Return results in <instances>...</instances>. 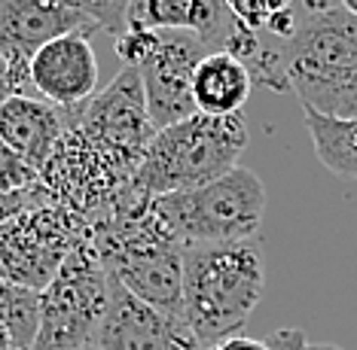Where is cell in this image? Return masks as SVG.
<instances>
[{
	"label": "cell",
	"instance_id": "1",
	"mask_svg": "<svg viewBox=\"0 0 357 350\" xmlns=\"http://www.w3.org/2000/svg\"><path fill=\"white\" fill-rule=\"evenodd\" d=\"M92 244L110 280L159 311L183 317V244L137 186L92 225Z\"/></svg>",
	"mask_w": 357,
	"mask_h": 350
},
{
	"label": "cell",
	"instance_id": "2",
	"mask_svg": "<svg viewBox=\"0 0 357 350\" xmlns=\"http://www.w3.org/2000/svg\"><path fill=\"white\" fill-rule=\"evenodd\" d=\"M266 289L259 238L183 247V317L202 344L241 335Z\"/></svg>",
	"mask_w": 357,
	"mask_h": 350
},
{
	"label": "cell",
	"instance_id": "3",
	"mask_svg": "<svg viewBox=\"0 0 357 350\" xmlns=\"http://www.w3.org/2000/svg\"><path fill=\"white\" fill-rule=\"evenodd\" d=\"M281 49L284 77L303 110L345 119L357 92V19L330 0H299L296 28Z\"/></svg>",
	"mask_w": 357,
	"mask_h": 350
},
{
	"label": "cell",
	"instance_id": "4",
	"mask_svg": "<svg viewBox=\"0 0 357 350\" xmlns=\"http://www.w3.org/2000/svg\"><path fill=\"white\" fill-rule=\"evenodd\" d=\"M248 141V122L241 113L238 116L196 113L156 132L135 174V186L150 198H159L168 192L211 183L238 168Z\"/></svg>",
	"mask_w": 357,
	"mask_h": 350
},
{
	"label": "cell",
	"instance_id": "5",
	"mask_svg": "<svg viewBox=\"0 0 357 350\" xmlns=\"http://www.w3.org/2000/svg\"><path fill=\"white\" fill-rule=\"evenodd\" d=\"M153 210L183 247L250 241L263 225L266 186L250 168L238 165L211 183L159 195Z\"/></svg>",
	"mask_w": 357,
	"mask_h": 350
},
{
	"label": "cell",
	"instance_id": "6",
	"mask_svg": "<svg viewBox=\"0 0 357 350\" xmlns=\"http://www.w3.org/2000/svg\"><path fill=\"white\" fill-rule=\"evenodd\" d=\"M137 168V156L119 152L79 132L77 125H68L50 161L40 168V183L61 207L86 219L92 229L126 198L135 186Z\"/></svg>",
	"mask_w": 357,
	"mask_h": 350
},
{
	"label": "cell",
	"instance_id": "7",
	"mask_svg": "<svg viewBox=\"0 0 357 350\" xmlns=\"http://www.w3.org/2000/svg\"><path fill=\"white\" fill-rule=\"evenodd\" d=\"M86 238H92L86 219L61 207L40 183L28 207L0 219V280L43 292L64 256Z\"/></svg>",
	"mask_w": 357,
	"mask_h": 350
},
{
	"label": "cell",
	"instance_id": "8",
	"mask_svg": "<svg viewBox=\"0 0 357 350\" xmlns=\"http://www.w3.org/2000/svg\"><path fill=\"white\" fill-rule=\"evenodd\" d=\"M110 305V278L92 238L79 241L55 278L40 292V323L34 350H86L92 347Z\"/></svg>",
	"mask_w": 357,
	"mask_h": 350
},
{
	"label": "cell",
	"instance_id": "9",
	"mask_svg": "<svg viewBox=\"0 0 357 350\" xmlns=\"http://www.w3.org/2000/svg\"><path fill=\"white\" fill-rule=\"evenodd\" d=\"M95 31H101L98 22L74 0H0V55L13 67L15 95H34L28 67L46 43Z\"/></svg>",
	"mask_w": 357,
	"mask_h": 350
},
{
	"label": "cell",
	"instance_id": "10",
	"mask_svg": "<svg viewBox=\"0 0 357 350\" xmlns=\"http://www.w3.org/2000/svg\"><path fill=\"white\" fill-rule=\"evenodd\" d=\"M64 116H68V125H77L95 141L137 159H144L150 141L156 137L141 73L135 67H123L113 77V83L101 88L83 110L64 113Z\"/></svg>",
	"mask_w": 357,
	"mask_h": 350
},
{
	"label": "cell",
	"instance_id": "11",
	"mask_svg": "<svg viewBox=\"0 0 357 350\" xmlns=\"http://www.w3.org/2000/svg\"><path fill=\"white\" fill-rule=\"evenodd\" d=\"M208 52L211 49L196 34H186V31L159 34V49L153 52V58L137 67L156 132L199 113L192 104V73Z\"/></svg>",
	"mask_w": 357,
	"mask_h": 350
},
{
	"label": "cell",
	"instance_id": "12",
	"mask_svg": "<svg viewBox=\"0 0 357 350\" xmlns=\"http://www.w3.org/2000/svg\"><path fill=\"white\" fill-rule=\"evenodd\" d=\"M92 347L98 350H205L186 317L159 311L110 280V305Z\"/></svg>",
	"mask_w": 357,
	"mask_h": 350
},
{
	"label": "cell",
	"instance_id": "13",
	"mask_svg": "<svg viewBox=\"0 0 357 350\" xmlns=\"http://www.w3.org/2000/svg\"><path fill=\"white\" fill-rule=\"evenodd\" d=\"M31 92L64 113L83 110L98 88V55L92 34H64L31 58Z\"/></svg>",
	"mask_w": 357,
	"mask_h": 350
},
{
	"label": "cell",
	"instance_id": "14",
	"mask_svg": "<svg viewBox=\"0 0 357 350\" xmlns=\"http://www.w3.org/2000/svg\"><path fill=\"white\" fill-rule=\"evenodd\" d=\"M64 128H68L64 110L46 104L43 97L13 95L6 104H0V141L13 146L37 170L50 161Z\"/></svg>",
	"mask_w": 357,
	"mask_h": 350
},
{
	"label": "cell",
	"instance_id": "15",
	"mask_svg": "<svg viewBox=\"0 0 357 350\" xmlns=\"http://www.w3.org/2000/svg\"><path fill=\"white\" fill-rule=\"evenodd\" d=\"M250 88L248 67L229 52H208L192 73V104L205 116H238Z\"/></svg>",
	"mask_w": 357,
	"mask_h": 350
},
{
	"label": "cell",
	"instance_id": "16",
	"mask_svg": "<svg viewBox=\"0 0 357 350\" xmlns=\"http://www.w3.org/2000/svg\"><path fill=\"white\" fill-rule=\"evenodd\" d=\"M314 156L327 170L345 180H357V119H336L303 110Z\"/></svg>",
	"mask_w": 357,
	"mask_h": 350
},
{
	"label": "cell",
	"instance_id": "17",
	"mask_svg": "<svg viewBox=\"0 0 357 350\" xmlns=\"http://www.w3.org/2000/svg\"><path fill=\"white\" fill-rule=\"evenodd\" d=\"M226 6L248 31H269L272 37H281V43L294 34L299 19V0H226Z\"/></svg>",
	"mask_w": 357,
	"mask_h": 350
},
{
	"label": "cell",
	"instance_id": "18",
	"mask_svg": "<svg viewBox=\"0 0 357 350\" xmlns=\"http://www.w3.org/2000/svg\"><path fill=\"white\" fill-rule=\"evenodd\" d=\"M0 320L10 326L15 347L34 350L37 323H40V292L0 280Z\"/></svg>",
	"mask_w": 357,
	"mask_h": 350
},
{
	"label": "cell",
	"instance_id": "19",
	"mask_svg": "<svg viewBox=\"0 0 357 350\" xmlns=\"http://www.w3.org/2000/svg\"><path fill=\"white\" fill-rule=\"evenodd\" d=\"M37 183H40V170L28 159H22L13 146L0 141V195L31 189Z\"/></svg>",
	"mask_w": 357,
	"mask_h": 350
},
{
	"label": "cell",
	"instance_id": "20",
	"mask_svg": "<svg viewBox=\"0 0 357 350\" xmlns=\"http://www.w3.org/2000/svg\"><path fill=\"white\" fill-rule=\"evenodd\" d=\"M113 49H116V55H119V61L126 64V67H144L150 58H153V52L159 49V34L156 31H132V28H126L123 34H116L113 37Z\"/></svg>",
	"mask_w": 357,
	"mask_h": 350
},
{
	"label": "cell",
	"instance_id": "21",
	"mask_svg": "<svg viewBox=\"0 0 357 350\" xmlns=\"http://www.w3.org/2000/svg\"><path fill=\"white\" fill-rule=\"evenodd\" d=\"M74 3L83 6V10L98 22L101 31H107V34H113V37L123 34L128 0H74Z\"/></svg>",
	"mask_w": 357,
	"mask_h": 350
},
{
	"label": "cell",
	"instance_id": "22",
	"mask_svg": "<svg viewBox=\"0 0 357 350\" xmlns=\"http://www.w3.org/2000/svg\"><path fill=\"white\" fill-rule=\"evenodd\" d=\"M269 350H305V335H303V329H296V326H281V329H275L272 335H269Z\"/></svg>",
	"mask_w": 357,
	"mask_h": 350
},
{
	"label": "cell",
	"instance_id": "23",
	"mask_svg": "<svg viewBox=\"0 0 357 350\" xmlns=\"http://www.w3.org/2000/svg\"><path fill=\"white\" fill-rule=\"evenodd\" d=\"M205 350H269V344L259 338H250V335H232V338L220 341V344L205 347Z\"/></svg>",
	"mask_w": 357,
	"mask_h": 350
},
{
	"label": "cell",
	"instance_id": "24",
	"mask_svg": "<svg viewBox=\"0 0 357 350\" xmlns=\"http://www.w3.org/2000/svg\"><path fill=\"white\" fill-rule=\"evenodd\" d=\"M15 95V83H13V67L10 61L0 55V104H6Z\"/></svg>",
	"mask_w": 357,
	"mask_h": 350
},
{
	"label": "cell",
	"instance_id": "25",
	"mask_svg": "<svg viewBox=\"0 0 357 350\" xmlns=\"http://www.w3.org/2000/svg\"><path fill=\"white\" fill-rule=\"evenodd\" d=\"M0 350H19V347H15V338H13L10 326H6L3 320H0Z\"/></svg>",
	"mask_w": 357,
	"mask_h": 350
},
{
	"label": "cell",
	"instance_id": "26",
	"mask_svg": "<svg viewBox=\"0 0 357 350\" xmlns=\"http://www.w3.org/2000/svg\"><path fill=\"white\" fill-rule=\"evenodd\" d=\"M305 350H345L339 344H327V341H314V344H305Z\"/></svg>",
	"mask_w": 357,
	"mask_h": 350
},
{
	"label": "cell",
	"instance_id": "27",
	"mask_svg": "<svg viewBox=\"0 0 357 350\" xmlns=\"http://www.w3.org/2000/svg\"><path fill=\"white\" fill-rule=\"evenodd\" d=\"M339 6H342L345 13H351L354 19H357V0H339Z\"/></svg>",
	"mask_w": 357,
	"mask_h": 350
},
{
	"label": "cell",
	"instance_id": "28",
	"mask_svg": "<svg viewBox=\"0 0 357 350\" xmlns=\"http://www.w3.org/2000/svg\"><path fill=\"white\" fill-rule=\"evenodd\" d=\"M345 119H357V92H354L351 104H348V110H345Z\"/></svg>",
	"mask_w": 357,
	"mask_h": 350
},
{
	"label": "cell",
	"instance_id": "29",
	"mask_svg": "<svg viewBox=\"0 0 357 350\" xmlns=\"http://www.w3.org/2000/svg\"><path fill=\"white\" fill-rule=\"evenodd\" d=\"M86 350H98V347H86Z\"/></svg>",
	"mask_w": 357,
	"mask_h": 350
}]
</instances>
